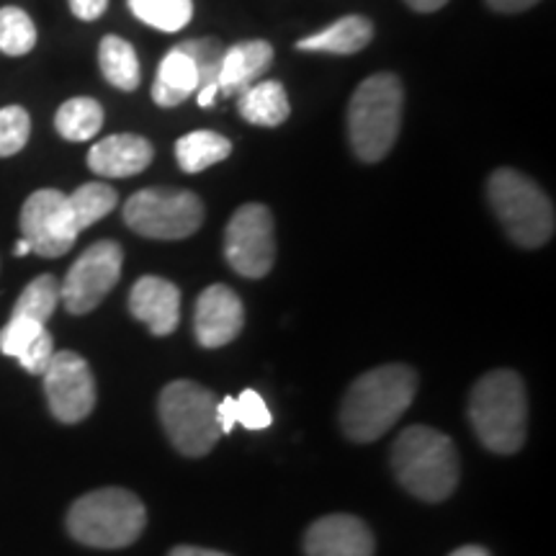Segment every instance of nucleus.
I'll list each match as a JSON object with an SVG mask.
<instances>
[{"mask_svg": "<svg viewBox=\"0 0 556 556\" xmlns=\"http://www.w3.org/2000/svg\"><path fill=\"white\" fill-rule=\"evenodd\" d=\"M417 392V374L405 364L371 368L353 381L340 405V426L356 443H371L389 433Z\"/></svg>", "mask_w": 556, "mask_h": 556, "instance_id": "f257e3e1", "label": "nucleus"}, {"mask_svg": "<svg viewBox=\"0 0 556 556\" xmlns=\"http://www.w3.org/2000/svg\"><path fill=\"white\" fill-rule=\"evenodd\" d=\"M392 469L409 495L426 503H441L454 495L462 475L456 443L428 426L402 430L392 446Z\"/></svg>", "mask_w": 556, "mask_h": 556, "instance_id": "f03ea898", "label": "nucleus"}, {"mask_svg": "<svg viewBox=\"0 0 556 556\" xmlns=\"http://www.w3.org/2000/svg\"><path fill=\"white\" fill-rule=\"evenodd\" d=\"M469 422L492 454H516L526 441L528 400L523 379L510 368L484 374L471 389Z\"/></svg>", "mask_w": 556, "mask_h": 556, "instance_id": "7ed1b4c3", "label": "nucleus"}, {"mask_svg": "<svg viewBox=\"0 0 556 556\" xmlns=\"http://www.w3.org/2000/svg\"><path fill=\"white\" fill-rule=\"evenodd\" d=\"M148 510L135 492L122 486L88 492L67 513L70 536L93 548H124L142 536Z\"/></svg>", "mask_w": 556, "mask_h": 556, "instance_id": "20e7f679", "label": "nucleus"}, {"mask_svg": "<svg viewBox=\"0 0 556 556\" xmlns=\"http://www.w3.org/2000/svg\"><path fill=\"white\" fill-rule=\"evenodd\" d=\"M402 99V83L392 73L371 75L356 88L348 106V135L358 160L379 163L389 155L400 135Z\"/></svg>", "mask_w": 556, "mask_h": 556, "instance_id": "39448f33", "label": "nucleus"}, {"mask_svg": "<svg viewBox=\"0 0 556 556\" xmlns=\"http://www.w3.org/2000/svg\"><path fill=\"white\" fill-rule=\"evenodd\" d=\"M500 225L520 248H541L554 238V204L544 191L513 168H500L486 184Z\"/></svg>", "mask_w": 556, "mask_h": 556, "instance_id": "423d86ee", "label": "nucleus"}, {"mask_svg": "<svg viewBox=\"0 0 556 556\" xmlns=\"http://www.w3.org/2000/svg\"><path fill=\"white\" fill-rule=\"evenodd\" d=\"M165 435L184 456L201 458L217 446V400L197 381H170L157 400Z\"/></svg>", "mask_w": 556, "mask_h": 556, "instance_id": "0eeeda50", "label": "nucleus"}, {"mask_svg": "<svg viewBox=\"0 0 556 556\" xmlns=\"http://www.w3.org/2000/svg\"><path fill=\"white\" fill-rule=\"evenodd\" d=\"M124 222L142 238L184 240L204 222V204L191 191L142 189L124 204Z\"/></svg>", "mask_w": 556, "mask_h": 556, "instance_id": "6e6552de", "label": "nucleus"}, {"mask_svg": "<svg viewBox=\"0 0 556 556\" xmlns=\"http://www.w3.org/2000/svg\"><path fill=\"white\" fill-rule=\"evenodd\" d=\"M122 263L124 250L119 242L101 240L90 245L60 283V302L70 315H88L99 307L109 291L119 283Z\"/></svg>", "mask_w": 556, "mask_h": 556, "instance_id": "1a4fd4ad", "label": "nucleus"}, {"mask_svg": "<svg viewBox=\"0 0 556 556\" xmlns=\"http://www.w3.org/2000/svg\"><path fill=\"white\" fill-rule=\"evenodd\" d=\"M227 263L245 278H263L274 268V214L263 204H245L225 229Z\"/></svg>", "mask_w": 556, "mask_h": 556, "instance_id": "9d476101", "label": "nucleus"}, {"mask_svg": "<svg viewBox=\"0 0 556 556\" xmlns=\"http://www.w3.org/2000/svg\"><path fill=\"white\" fill-rule=\"evenodd\" d=\"M45 394L52 415L65 426L86 420L96 407V381L88 361L75 351H54L45 368Z\"/></svg>", "mask_w": 556, "mask_h": 556, "instance_id": "9b49d317", "label": "nucleus"}, {"mask_svg": "<svg viewBox=\"0 0 556 556\" xmlns=\"http://www.w3.org/2000/svg\"><path fill=\"white\" fill-rule=\"evenodd\" d=\"M21 232L29 242L31 253L41 258H60L78 240V232L70 227L67 197L58 189L34 191L21 208Z\"/></svg>", "mask_w": 556, "mask_h": 556, "instance_id": "f8f14e48", "label": "nucleus"}, {"mask_svg": "<svg viewBox=\"0 0 556 556\" xmlns=\"http://www.w3.org/2000/svg\"><path fill=\"white\" fill-rule=\"evenodd\" d=\"M245 325L240 296L225 283H212L201 291L193 312V336L201 348L229 345Z\"/></svg>", "mask_w": 556, "mask_h": 556, "instance_id": "ddd939ff", "label": "nucleus"}, {"mask_svg": "<svg viewBox=\"0 0 556 556\" xmlns=\"http://www.w3.org/2000/svg\"><path fill=\"white\" fill-rule=\"evenodd\" d=\"M374 533L356 516H325L309 526L304 536L307 556H374Z\"/></svg>", "mask_w": 556, "mask_h": 556, "instance_id": "4468645a", "label": "nucleus"}, {"mask_svg": "<svg viewBox=\"0 0 556 556\" xmlns=\"http://www.w3.org/2000/svg\"><path fill=\"white\" fill-rule=\"evenodd\" d=\"M129 312L152 336H170L180 319V291L168 278L142 276L129 291Z\"/></svg>", "mask_w": 556, "mask_h": 556, "instance_id": "2eb2a0df", "label": "nucleus"}, {"mask_svg": "<svg viewBox=\"0 0 556 556\" xmlns=\"http://www.w3.org/2000/svg\"><path fill=\"white\" fill-rule=\"evenodd\" d=\"M152 163V144L139 135H111L88 152V168L101 178H129Z\"/></svg>", "mask_w": 556, "mask_h": 556, "instance_id": "dca6fc26", "label": "nucleus"}, {"mask_svg": "<svg viewBox=\"0 0 556 556\" xmlns=\"http://www.w3.org/2000/svg\"><path fill=\"white\" fill-rule=\"evenodd\" d=\"M0 353L16 358L29 374H45L54 356V340L37 319L11 315L9 325L0 330Z\"/></svg>", "mask_w": 556, "mask_h": 556, "instance_id": "f3484780", "label": "nucleus"}, {"mask_svg": "<svg viewBox=\"0 0 556 556\" xmlns=\"http://www.w3.org/2000/svg\"><path fill=\"white\" fill-rule=\"evenodd\" d=\"M270 62H274V47L263 39L227 47L219 70V93L235 96L248 90L263 73H266Z\"/></svg>", "mask_w": 556, "mask_h": 556, "instance_id": "a211bd4d", "label": "nucleus"}, {"mask_svg": "<svg viewBox=\"0 0 556 556\" xmlns=\"http://www.w3.org/2000/svg\"><path fill=\"white\" fill-rule=\"evenodd\" d=\"M197 88L199 70L193 65L191 54L176 47V50H170L165 54V60L160 62L157 78L152 83V99H155L157 106L173 109L189 101V96L197 93Z\"/></svg>", "mask_w": 556, "mask_h": 556, "instance_id": "6ab92c4d", "label": "nucleus"}, {"mask_svg": "<svg viewBox=\"0 0 556 556\" xmlns=\"http://www.w3.org/2000/svg\"><path fill=\"white\" fill-rule=\"evenodd\" d=\"M374 39V24L364 16H345L328 26L325 31L312 34L307 39L296 41L302 52H325V54H356L366 50Z\"/></svg>", "mask_w": 556, "mask_h": 556, "instance_id": "aec40b11", "label": "nucleus"}, {"mask_svg": "<svg viewBox=\"0 0 556 556\" xmlns=\"http://www.w3.org/2000/svg\"><path fill=\"white\" fill-rule=\"evenodd\" d=\"M240 114L242 119L258 127H281L291 114L287 88L278 80L253 83L240 93Z\"/></svg>", "mask_w": 556, "mask_h": 556, "instance_id": "412c9836", "label": "nucleus"}, {"mask_svg": "<svg viewBox=\"0 0 556 556\" xmlns=\"http://www.w3.org/2000/svg\"><path fill=\"white\" fill-rule=\"evenodd\" d=\"M178 47L191 54L193 65H197V70H199L197 101L201 109H208L219 96V70H222V60H225L227 47L214 37L191 39V41H184V45H178Z\"/></svg>", "mask_w": 556, "mask_h": 556, "instance_id": "4be33fe9", "label": "nucleus"}, {"mask_svg": "<svg viewBox=\"0 0 556 556\" xmlns=\"http://www.w3.org/2000/svg\"><path fill=\"white\" fill-rule=\"evenodd\" d=\"M229 152H232V142L208 129L191 131V135L180 137L176 142V160L180 170L186 173H201L212 168V165L227 160Z\"/></svg>", "mask_w": 556, "mask_h": 556, "instance_id": "5701e85b", "label": "nucleus"}, {"mask_svg": "<svg viewBox=\"0 0 556 556\" xmlns=\"http://www.w3.org/2000/svg\"><path fill=\"white\" fill-rule=\"evenodd\" d=\"M119 204L116 191L106 184H86L67 197V219L75 232H83L90 225L106 217Z\"/></svg>", "mask_w": 556, "mask_h": 556, "instance_id": "b1692460", "label": "nucleus"}, {"mask_svg": "<svg viewBox=\"0 0 556 556\" xmlns=\"http://www.w3.org/2000/svg\"><path fill=\"white\" fill-rule=\"evenodd\" d=\"M101 73L111 86L135 90L139 86V60L135 47L122 37H103L99 47Z\"/></svg>", "mask_w": 556, "mask_h": 556, "instance_id": "393cba45", "label": "nucleus"}, {"mask_svg": "<svg viewBox=\"0 0 556 556\" xmlns=\"http://www.w3.org/2000/svg\"><path fill=\"white\" fill-rule=\"evenodd\" d=\"M54 127L67 142H88L103 127V109L93 99H70L58 109Z\"/></svg>", "mask_w": 556, "mask_h": 556, "instance_id": "a878e982", "label": "nucleus"}, {"mask_svg": "<svg viewBox=\"0 0 556 556\" xmlns=\"http://www.w3.org/2000/svg\"><path fill=\"white\" fill-rule=\"evenodd\" d=\"M129 11L142 21V24L152 26V29L176 34L189 26L193 16L191 0H127Z\"/></svg>", "mask_w": 556, "mask_h": 556, "instance_id": "bb28decb", "label": "nucleus"}, {"mask_svg": "<svg viewBox=\"0 0 556 556\" xmlns=\"http://www.w3.org/2000/svg\"><path fill=\"white\" fill-rule=\"evenodd\" d=\"M60 304V281L50 274L37 276L34 281L21 291L16 299V307H13V315L16 317H29L37 319V323L47 325V319L54 315Z\"/></svg>", "mask_w": 556, "mask_h": 556, "instance_id": "cd10ccee", "label": "nucleus"}, {"mask_svg": "<svg viewBox=\"0 0 556 556\" xmlns=\"http://www.w3.org/2000/svg\"><path fill=\"white\" fill-rule=\"evenodd\" d=\"M37 47V26L26 11L16 5L0 9V52L9 58H24Z\"/></svg>", "mask_w": 556, "mask_h": 556, "instance_id": "c85d7f7f", "label": "nucleus"}, {"mask_svg": "<svg viewBox=\"0 0 556 556\" xmlns=\"http://www.w3.org/2000/svg\"><path fill=\"white\" fill-rule=\"evenodd\" d=\"M31 119L24 106L0 109V157H11L26 148Z\"/></svg>", "mask_w": 556, "mask_h": 556, "instance_id": "c756f323", "label": "nucleus"}, {"mask_svg": "<svg viewBox=\"0 0 556 556\" xmlns=\"http://www.w3.org/2000/svg\"><path fill=\"white\" fill-rule=\"evenodd\" d=\"M238 422L248 430H266L274 422V415L255 389H245L238 400Z\"/></svg>", "mask_w": 556, "mask_h": 556, "instance_id": "7c9ffc66", "label": "nucleus"}, {"mask_svg": "<svg viewBox=\"0 0 556 556\" xmlns=\"http://www.w3.org/2000/svg\"><path fill=\"white\" fill-rule=\"evenodd\" d=\"M109 9V0H70V11L80 21H96Z\"/></svg>", "mask_w": 556, "mask_h": 556, "instance_id": "2f4dec72", "label": "nucleus"}, {"mask_svg": "<svg viewBox=\"0 0 556 556\" xmlns=\"http://www.w3.org/2000/svg\"><path fill=\"white\" fill-rule=\"evenodd\" d=\"M238 426V402L235 397H225L217 405V428L222 435L232 433V428Z\"/></svg>", "mask_w": 556, "mask_h": 556, "instance_id": "473e14b6", "label": "nucleus"}, {"mask_svg": "<svg viewBox=\"0 0 556 556\" xmlns=\"http://www.w3.org/2000/svg\"><path fill=\"white\" fill-rule=\"evenodd\" d=\"M486 3H490V9H495L500 13H520L531 9V5L541 3V0H486Z\"/></svg>", "mask_w": 556, "mask_h": 556, "instance_id": "72a5a7b5", "label": "nucleus"}, {"mask_svg": "<svg viewBox=\"0 0 556 556\" xmlns=\"http://www.w3.org/2000/svg\"><path fill=\"white\" fill-rule=\"evenodd\" d=\"M168 556H229V554L212 552V548H201V546H176Z\"/></svg>", "mask_w": 556, "mask_h": 556, "instance_id": "f704fd0d", "label": "nucleus"}, {"mask_svg": "<svg viewBox=\"0 0 556 556\" xmlns=\"http://www.w3.org/2000/svg\"><path fill=\"white\" fill-rule=\"evenodd\" d=\"M409 9L420 11V13H433L438 9H443V5L448 3V0H405Z\"/></svg>", "mask_w": 556, "mask_h": 556, "instance_id": "c9c22d12", "label": "nucleus"}, {"mask_svg": "<svg viewBox=\"0 0 556 556\" xmlns=\"http://www.w3.org/2000/svg\"><path fill=\"white\" fill-rule=\"evenodd\" d=\"M451 556H490V552L482 546H462V548H456Z\"/></svg>", "mask_w": 556, "mask_h": 556, "instance_id": "e433bc0d", "label": "nucleus"}, {"mask_svg": "<svg viewBox=\"0 0 556 556\" xmlns=\"http://www.w3.org/2000/svg\"><path fill=\"white\" fill-rule=\"evenodd\" d=\"M13 253H16V255H18V258H24V255H29V253H31L29 242H26L24 238H21V240L16 242V250H13Z\"/></svg>", "mask_w": 556, "mask_h": 556, "instance_id": "4c0bfd02", "label": "nucleus"}]
</instances>
